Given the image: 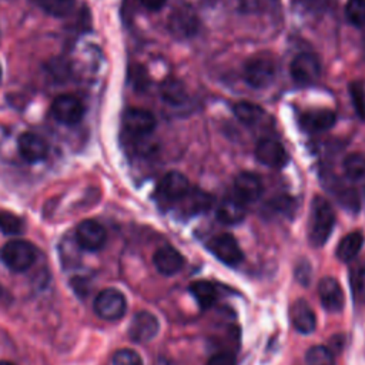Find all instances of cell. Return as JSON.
<instances>
[{
    "label": "cell",
    "mask_w": 365,
    "mask_h": 365,
    "mask_svg": "<svg viewBox=\"0 0 365 365\" xmlns=\"http://www.w3.org/2000/svg\"><path fill=\"white\" fill-rule=\"evenodd\" d=\"M335 224V212L332 205L324 197L317 195L311 204L308 222V238L311 245L321 247L329 238Z\"/></svg>",
    "instance_id": "1"
},
{
    "label": "cell",
    "mask_w": 365,
    "mask_h": 365,
    "mask_svg": "<svg viewBox=\"0 0 365 365\" xmlns=\"http://www.w3.org/2000/svg\"><path fill=\"white\" fill-rule=\"evenodd\" d=\"M36 257V247L26 240L9 241L0 250V258L3 264L14 272L27 271L34 264Z\"/></svg>",
    "instance_id": "2"
},
{
    "label": "cell",
    "mask_w": 365,
    "mask_h": 365,
    "mask_svg": "<svg viewBox=\"0 0 365 365\" xmlns=\"http://www.w3.org/2000/svg\"><path fill=\"white\" fill-rule=\"evenodd\" d=\"M127 309L124 295L114 288H106L100 291L94 299V312L106 321L120 319Z\"/></svg>",
    "instance_id": "3"
},
{
    "label": "cell",
    "mask_w": 365,
    "mask_h": 365,
    "mask_svg": "<svg viewBox=\"0 0 365 365\" xmlns=\"http://www.w3.org/2000/svg\"><path fill=\"white\" fill-rule=\"evenodd\" d=\"M275 64L268 57L255 56L244 64V78L254 88L268 87L275 78Z\"/></svg>",
    "instance_id": "4"
},
{
    "label": "cell",
    "mask_w": 365,
    "mask_h": 365,
    "mask_svg": "<svg viewBox=\"0 0 365 365\" xmlns=\"http://www.w3.org/2000/svg\"><path fill=\"white\" fill-rule=\"evenodd\" d=\"M207 248L217 259L227 265H238L244 258L237 240L227 232L212 237L207 242Z\"/></svg>",
    "instance_id": "5"
},
{
    "label": "cell",
    "mask_w": 365,
    "mask_h": 365,
    "mask_svg": "<svg viewBox=\"0 0 365 365\" xmlns=\"http://www.w3.org/2000/svg\"><path fill=\"white\" fill-rule=\"evenodd\" d=\"M50 111L56 121L66 125H74L83 118L84 106L77 97L63 94L53 101Z\"/></svg>",
    "instance_id": "6"
},
{
    "label": "cell",
    "mask_w": 365,
    "mask_h": 365,
    "mask_svg": "<svg viewBox=\"0 0 365 365\" xmlns=\"http://www.w3.org/2000/svg\"><path fill=\"white\" fill-rule=\"evenodd\" d=\"M292 78L301 84H311L321 76V63L312 53H299L289 66Z\"/></svg>",
    "instance_id": "7"
},
{
    "label": "cell",
    "mask_w": 365,
    "mask_h": 365,
    "mask_svg": "<svg viewBox=\"0 0 365 365\" xmlns=\"http://www.w3.org/2000/svg\"><path fill=\"white\" fill-rule=\"evenodd\" d=\"M255 157L259 163L272 168H281L288 163V154L284 145L272 137H262L258 140L255 145Z\"/></svg>",
    "instance_id": "8"
},
{
    "label": "cell",
    "mask_w": 365,
    "mask_h": 365,
    "mask_svg": "<svg viewBox=\"0 0 365 365\" xmlns=\"http://www.w3.org/2000/svg\"><path fill=\"white\" fill-rule=\"evenodd\" d=\"M107 240L104 227L96 220H84L76 230V242L80 248L87 251H98Z\"/></svg>",
    "instance_id": "9"
},
{
    "label": "cell",
    "mask_w": 365,
    "mask_h": 365,
    "mask_svg": "<svg viewBox=\"0 0 365 365\" xmlns=\"http://www.w3.org/2000/svg\"><path fill=\"white\" fill-rule=\"evenodd\" d=\"M190 190L188 178L180 171H168L158 182V195L165 202H178Z\"/></svg>",
    "instance_id": "10"
},
{
    "label": "cell",
    "mask_w": 365,
    "mask_h": 365,
    "mask_svg": "<svg viewBox=\"0 0 365 365\" xmlns=\"http://www.w3.org/2000/svg\"><path fill=\"white\" fill-rule=\"evenodd\" d=\"M198 27V19L192 7L188 4H184L173 11L168 20V29L170 31L180 38L190 37L197 31Z\"/></svg>",
    "instance_id": "11"
},
{
    "label": "cell",
    "mask_w": 365,
    "mask_h": 365,
    "mask_svg": "<svg viewBox=\"0 0 365 365\" xmlns=\"http://www.w3.org/2000/svg\"><path fill=\"white\" fill-rule=\"evenodd\" d=\"M158 319L147 311L137 312L128 327V335L134 342H148L158 332Z\"/></svg>",
    "instance_id": "12"
},
{
    "label": "cell",
    "mask_w": 365,
    "mask_h": 365,
    "mask_svg": "<svg viewBox=\"0 0 365 365\" xmlns=\"http://www.w3.org/2000/svg\"><path fill=\"white\" fill-rule=\"evenodd\" d=\"M125 130L133 135H147L155 128V117L144 108H128L123 115Z\"/></svg>",
    "instance_id": "13"
},
{
    "label": "cell",
    "mask_w": 365,
    "mask_h": 365,
    "mask_svg": "<svg viewBox=\"0 0 365 365\" xmlns=\"http://www.w3.org/2000/svg\"><path fill=\"white\" fill-rule=\"evenodd\" d=\"M234 195L242 202H251L261 197L264 185L259 175L251 171H242L234 180Z\"/></svg>",
    "instance_id": "14"
},
{
    "label": "cell",
    "mask_w": 365,
    "mask_h": 365,
    "mask_svg": "<svg viewBox=\"0 0 365 365\" xmlns=\"http://www.w3.org/2000/svg\"><path fill=\"white\" fill-rule=\"evenodd\" d=\"M318 294H319L321 304L327 311L338 312L344 308V302H345L344 291L339 282L332 277H325L319 281Z\"/></svg>",
    "instance_id": "15"
},
{
    "label": "cell",
    "mask_w": 365,
    "mask_h": 365,
    "mask_svg": "<svg viewBox=\"0 0 365 365\" xmlns=\"http://www.w3.org/2000/svg\"><path fill=\"white\" fill-rule=\"evenodd\" d=\"M19 153L29 163H38L47 157L48 145L43 137L34 133H24L19 137Z\"/></svg>",
    "instance_id": "16"
},
{
    "label": "cell",
    "mask_w": 365,
    "mask_h": 365,
    "mask_svg": "<svg viewBox=\"0 0 365 365\" xmlns=\"http://www.w3.org/2000/svg\"><path fill=\"white\" fill-rule=\"evenodd\" d=\"M153 262L158 272L164 275H174L182 268L184 257L174 247L165 245L155 251L153 257Z\"/></svg>",
    "instance_id": "17"
},
{
    "label": "cell",
    "mask_w": 365,
    "mask_h": 365,
    "mask_svg": "<svg viewBox=\"0 0 365 365\" xmlns=\"http://www.w3.org/2000/svg\"><path fill=\"white\" fill-rule=\"evenodd\" d=\"M289 317L294 328L301 334H309L315 329L317 319L309 304L305 299H297L292 302Z\"/></svg>",
    "instance_id": "18"
},
{
    "label": "cell",
    "mask_w": 365,
    "mask_h": 365,
    "mask_svg": "<svg viewBox=\"0 0 365 365\" xmlns=\"http://www.w3.org/2000/svg\"><path fill=\"white\" fill-rule=\"evenodd\" d=\"M244 217H245V205L235 195L225 197L217 208V218L222 224L234 225V224L241 222L244 220Z\"/></svg>",
    "instance_id": "19"
},
{
    "label": "cell",
    "mask_w": 365,
    "mask_h": 365,
    "mask_svg": "<svg viewBox=\"0 0 365 365\" xmlns=\"http://www.w3.org/2000/svg\"><path fill=\"white\" fill-rule=\"evenodd\" d=\"M336 121V115L332 110H314L302 114L301 124L308 131H325L331 128Z\"/></svg>",
    "instance_id": "20"
},
{
    "label": "cell",
    "mask_w": 365,
    "mask_h": 365,
    "mask_svg": "<svg viewBox=\"0 0 365 365\" xmlns=\"http://www.w3.org/2000/svg\"><path fill=\"white\" fill-rule=\"evenodd\" d=\"M211 197L200 190L188 191L178 202H181V211L184 215H194L198 212H202L210 208L211 205Z\"/></svg>",
    "instance_id": "21"
},
{
    "label": "cell",
    "mask_w": 365,
    "mask_h": 365,
    "mask_svg": "<svg viewBox=\"0 0 365 365\" xmlns=\"http://www.w3.org/2000/svg\"><path fill=\"white\" fill-rule=\"evenodd\" d=\"M160 94L163 97L164 101H167L171 106H180L182 104L188 94H187V88L184 86V83L178 78L170 77L165 78L161 86H160Z\"/></svg>",
    "instance_id": "22"
},
{
    "label": "cell",
    "mask_w": 365,
    "mask_h": 365,
    "mask_svg": "<svg viewBox=\"0 0 365 365\" xmlns=\"http://www.w3.org/2000/svg\"><path fill=\"white\" fill-rule=\"evenodd\" d=\"M364 244V235L361 231H352L349 234H346L338 244L336 247V257L344 261V262H349L351 259H354L358 252L361 251Z\"/></svg>",
    "instance_id": "23"
},
{
    "label": "cell",
    "mask_w": 365,
    "mask_h": 365,
    "mask_svg": "<svg viewBox=\"0 0 365 365\" xmlns=\"http://www.w3.org/2000/svg\"><path fill=\"white\" fill-rule=\"evenodd\" d=\"M190 292L192 294L195 301L200 304V307L204 309L214 305V302L217 301V297H218L217 287L212 282L205 281V279L191 282Z\"/></svg>",
    "instance_id": "24"
},
{
    "label": "cell",
    "mask_w": 365,
    "mask_h": 365,
    "mask_svg": "<svg viewBox=\"0 0 365 365\" xmlns=\"http://www.w3.org/2000/svg\"><path fill=\"white\" fill-rule=\"evenodd\" d=\"M234 113L237 118L245 125H258L265 117L264 110L259 106L250 101L237 103L234 106Z\"/></svg>",
    "instance_id": "25"
},
{
    "label": "cell",
    "mask_w": 365,
    "mask_h": 365,
    "mask_svg": "<svg viewBox=\"0 0 365 365\" xmlns=\"http://www.w3.org/2000/svg\"><path fill=\"white\" fill-rule=\"evenodd\" d=\"M38 9L53 17H67L76 9V0H31Z\"/></svg>",
    "instance_id": "26"
},
{
    "label": "cell",
    "mask_w": 365,
    "mask_h": 365,
    "mask_svg": "<svg viewBox=\"0 0 365 365\" xmlns=\"http://www.w3.org/2000/svg\"><path fill=\"white\" fill-rule=\"evenodd\" d=\"M349 284L355 302L365 301V261L355 264L349 271Z\"/></svg>",
    "instance_id": "27"
},
{
    "label": "cell",
    "mask_w": 365,
    "mask_h": 365,
    "mask_svg": "<svg viewBox=\"0 0 365 365\" xmlns=\"http://www.w3.org/2000/svg\"><path fill=\"white\" fill-rule=\"evenodd\" d=\"M344 173L351 180H359L365 177V155L362 153H351L344 158Z\"/></svg>",
    "instance_id": "28"
},
{
    "label": "cell",
    "mask_w": 365,
    "mask_h": 365,
    "mask_svg": "<svg viewBox=\"0 0 365 365\" xmlns=\"http://www.w3.org/2000/svg\"><path fill=\"white\" fill-rule=\"evenodd\" d=\"M305 361L307 365H335L332 352L322 345H315L309 348L307 351Z\"/></svg>",
    "instance_id": "29"
},
{
    "label": "cell",
    "mask_w": 365,
    "mask_h": 365,
    "mask_svg": "<svg viewBox=\"0 0 365 365\" xmlns=\"http://www.w3.org/2000/svg\"><path fill=\"white\" fill-rule=\"evenodd\" d=\"M0 230L6 235H17L24 230L23 220L13 212L0 211Z\"/></svg>",
    "instance_id": "30"
},
{
    "label": "cell",
    "mask_w": 365,
    "mask_h": 365,
    "mask_svg": "<svg viewBox=\"0 0 365 365\" xmlns=\"http://www.w3.org/2000/svg\"><path fill=\"white\" fill-rule=\"evenodd\" d=\"M345 16L349 23L356 27L365 24V0H348L345 6Z\"/></svg>",
    "instance_id": "31"
},
{
    "label": "cell",
    "mask_w": 365,
    "mask_h": 365,
    "mask_svg": "<svg viewBox=\"0 0 365 365\" xmlns=\"http://www.w3.org/2000/svg\"><path fill=\"white\" fill-rule=\"evenodd\" d=\"M242 11L267 13L278 7V0H235Z\"/></svg>",
    "instance_id": "32"
},
{
    "label": "cell",
    "mask_w": 365,
    "mask_h": 365,
    "mask_svg": "<svg viewBox=\"0 0 365 365\" xmlns=\"http://www.w3.org/2000/svg\"><path fill=\"white\" fill-rule=\"evenodd\" d=\"M113 365H143V359L135 351L123 348L113 355Z\"/></svg>",
    "instance_id": "33"
},
{
    "label": "cell",
    "mask_w": 365,
    "mask_h": 365,
    "mask_svg": "<svg viewBox=\"0 0 365 365\" xmlns=\"http://www.w3.org/2000/svg\"><path fill=\"white\" fill-rule=\"evenodd\" d=\"M349 94L352 97V104L355 107L356 114L365 120V93L364 87L359 83H352L349 86Z\"/></svg>",
    "instance_id": "34"
},
{
    "label": "cell",
    "mask_w": 365,
    "mask_h": 365,
    "mask_svg": "<svg viewBox=\"0 0 365 365\" xmlns=\"http://www.w3.org/2000/svg\"><path fill=\"white\" fill-rule=\"evenodd\" d=\"M207 365H237V361L234 355L228 352H218L208 359Z\"/></svg>",
    "instance_id": "35"
},
{
    "label": "cell",
    "mask_w": 365,
    "mask_h": 365,
    "mask_svg": "<svg viewBox=\"0 0 365 365\" xmlns=\"http://www.w3.org/2000/svg\"><path fill=\"white\" fill-rule=\"evenodd\" d=\"M302 7L311 11H321L325 10L334 0H297Z\"/></svg>",
    "instance_id": "36"
},
{
    "label": "cell",
    "mask_w": 365,
    "mask_h": 365,
    "mask_svg": "<svg viewBox=\"0 0 365 365\" xmlns=\"http://www.w3.org/2000/svg\"><path fill=\"white\" fill-rule=\"evenodd\" d=\"M141 6L150 11H157L164 7L167 0H140Z\"/></svg>",
    "instance_id": "37"
},
{
    "label": "cell",
    "mask_w": 365,
    "mask_h": 365,
    "mask_svg": "<svg viewBox=\"0 0 365 365\" xmlns=\"http://www.w3.org/2000/svg\"><path fill=\"white\" fill-rule=\"evenodd\" d=\"M4 299H7V292H6V289L0 284V302L4 301Z\"/></svg>",
    "instance_id": "38"
},
{
    "label": "cell",
    "mask_w": 365,
    "mask_h": 365,
    "mask_svg": "<svg viewBox=\"0 0 365 365\" xmlns=\"http://www.w3.org/2000/svg\"><path fill=\"white\" fill-rule=\"evenodd\" d=\"M0 365H14V364L10 361H0Z\"/></svg>",
    "instance_id": "39"
},
{
    "label": "cell",
    "mask_w": 365,
    "mask_h": 365,
    "mask_svg": "<svg viewBox=\"0 0 365 365\" xmlns=\"http://www.w3.org/2000/svg\"><path fill=\"white\" fill-rule=\"evenodd\" d=\"M0 83H1V66H0Z\"/></svg>",
    "instance_id": "40"
}]
</instances>
